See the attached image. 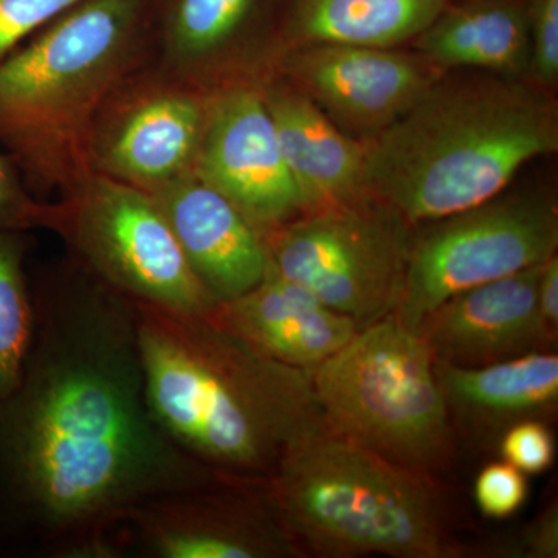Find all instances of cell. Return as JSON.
Returning <instances> with one entry per match:
<instances>
[{
    "instance_id": "obj_6",
    "label": "cell",
    "mask_w": 558,
    "mask_h": 558,
    "mask_svg": "<svg viewBox=\"0 0 558 558\" xmlns=\"http://www.w3.org/2000/svg\"><path fill=\"white\" fill-rule=\"evenodd\" d=\"M311 374L330 432L432 478L449 465L453 418L436 360L398 315L359 329Z\"/></svg>"
},
{
    "instance_id": "obj_27",
    "label": "cell",
    "mask_w": 558,
    "mask_h": 558,
    "mask_svg": "<svg viewBox=\"0 0 558 558\" xmlns=\"http://www.w3.org/2000/svg\"><path fill=\"white\" fill-rule=\"evenodd\" d=\"M78 0H0V62Z\"/></svg>"
},
{
    "instance_id": "obj_21",
    "label": "cell",
    "mask_w": 558,
    "mask_h": 558,
    "mask_svg": "<svg viewBox=\"0 0 558 558\" xmlns=\"http://www.w3.org/2000/svg\"><path fill=\"white\" fill-rule=\"evenodd\" d=\"M447 5L449 0H282L279 53L311 44L400 47Z\"/></svg>"
},
{
    "instance_id": "obj_11",
    "label": "cell",
    "mask_w": 558,
    "mask_h": 558,
    "mask_svg": "<svg viewBox=\"0 0 558 558\" xmlns=\"http://www.w3.org/2000/svg\"><path fill=\"white\" fill-rule=\"evenodd\" d=\"M296 553L266 481L218 475L142 499L116 534V558H278Z\"/></svg>"
},
{
    "instance_id": "obj_24",
    "label": "cell",
    "mask_w": 558,
    "mask_h": 558,
    "mask_svg": "<svg viewBox=\"0 0 558 558\" xmlns=\"http://www.w3.org/2000/svg\"><path fill=\"white\" fill-rule=\"evenodd\" d=\"M529 44L527 80L542 89L558 83V0H526Z\"/></svg>"
},
{
    "instance_id": "obj_16",
    "label": "cell",
    "mask_w": 558,
    "mask_h": 558,
    "mask_svg": "<svg viewBox=\"0 0 558 558\" xmlns=\"http://www.w3.org/2000/svg\"><path fill=\"white\" fill-rule=\"evenodd\" d=\"M150 196L215 304L236 299L266 277L269 259L263 234L196 172Z\"/></svg>"
},
{
    "instance_id": "obj_5",
    "label": "cell",
    "mask_w": 558,
    "mask_h": 558,
    "mask_svg": "<svg viewBox=\"0 0 558 558\" xmlns=\"http://www.w3.org/2000/svg\"><path fill=\"white\" fill-rule=\"evenodd\" d=\"M296 553L449 558L462 553L438 481L325 427L288 450L266 481Z\"/></svg>"
},
{
    "instance_id": "obj_20",
    "label": "cell",
    "mask_w": 558,
    "mask_h": 558,
    "mask_svg": "<svg viewBox=\"0 0 558 558\" xmlns=\"http://www.w3.org/2000/svg\"><path fill=\"white\" fill-rule=\"evenodd\" d=\"M436 374L451 416L476 429L505 432L557 407L558 357L553 351H531L484 366L436 362Z\"/></svg>"
},
{
    "instance_id": "obj_18",
    "label": "cell",
    "mask_w": 558,
    "mask_h": 558,
    "mask_svg": "<svg viewBox=\"0 0 558 558\" xmlns=\"http://www.w3.org/2000/svg\"><path fill=\"white\" fill-rule=\"evenodd\" d=\"M258 87L306 211L366 197V142L337 126L278 73L258 81Z\"/></svg>"
},
{
    "instance_id": "obj_9",
    "label": "cell",
    "mask_w": 558,
    "mask_h": 558,
    "mask_svg": "<svg viewBox=\"0 0 558 558\" xmlns=\"http://www.w3.org/2000/svg\"><path fill=\"white\" fill-rule=\"evenodd\" d=\"M558 208L548 193L512 191L413 231L395 314L416 329L457 293L557 255Z\"/></svg>"
},
{
    "instance_id": "obj_29",
    "label": "cell",
    "mask_w": 558,
    "mask_h": 558,
    "mask_svg": "<svg viewBox=\"0 0 558 558\" xmlns=\"http://www.w3.org/2000/svg\"><path fill=\"white\" fill-rule=\"evenodd\" d=\"M529 556L553 558L558 556L557 505H550L526 534Z\"/></svg>"
},
{
    "instance_id": "obj_26",
    "label": "cell",
    "mask_w": 558,
    "mask_h": 558,
    "mask_svg": "<svg viewBox=\"0 0 558 558\" xmlns=\"http://www.w3.org/2000/svg\"><path fill=\"white\" fill-rule=\"evenodd\" d=\"M526 497V475L505 459L490 462L476 476V506L487 519L502 520L515 515Z\"/></svg>"
},
{
    "instance_id": "obj_13",
    "label": "cell",
    "mask_w": 558,
    "mask_h": 558,
    "mask_svg": "<svg viewBox=\"0 0 558 558\" xmlns=\"http://www.w3.org/2000/svg\"><path fill=\"white\" fill-rule=\"evenodd\" d=\"M274 73L299 87L352 137L369 142L442 75L399 47L311 44L282 50Z\"/></svg>"
},
{
    "instance_id": "obj_1",
    "label": "cell",
    "mask_w": 558,
    "mask_h": 558,
    "mask_svg": "<svg viewBox=\"0 0 558 558\" xmlns=\"http://www.w3.org/2000/svg\"><path fill=\"white\" fill-rule=\"evenodd\" d=\"M35 333L0 402V549L116 558L142 499L215 478L154 421L132 301L68 258L31 278Z\"/></svg>"
},
{
    "instance_id": "obj_28",
    "label": "cell",
    "mask_w": 558,
    "mask_h": 558,
    "mask_svg": "<svg viewBox=\"0 0 558 558\" xmlns=\"http://www.w3.org/2000/svg\"><path fill=\"white\" fill-rule=\"evenodd\" d=\"M538 315L550 343L558 332V258L550 256L542 266L537 288Z\"/></svg>"
},
{
    "instance_id": "obj_25",
    "label": "cell",
    "mask_w": 558,
    "mask_h": 558,
    "mask_svg": "<svg viewBox=\"0 0 558 558\" xmlns=\"http://www.w3.org/2000/svg\"><path fill=\"white\" fill-rule=\"evenodd\" d=\"M499 453L524 475H538L554 464L556 440L542 418H523L506 428Z\"/></svg>"
},
{
    "instance_id": "obj_15",
    "label": "cell",
    "mask_w": 558,
    "mask_h": 558,
    "mask_svg": "<svg viewBox=\"0 0 558 558\" xmlns=\"http://www.w3.org/2000/svg\"><path fill=\"white\" fill-rule=\"evenodd\" d=\"M542 266L464 290L429 312L417 332L436 362L484 366L553 347L538 315Z\"/></svg>"
},
{
    "instance_id": "obj_10",
    "label": "cell",
    "mask_w": 558,
    "mask_h": 558,
    "mask_svg": "<svg viewBox=\"0 0 558 558\" xmlns=\"http://www.w3.org/2000/svg\"><path fill=\"white\" fill-rule=\"evenodd\" d=\"M213 98L215 92L146 62L95 117L87 146L92 172L149 194L193 172Z\"/></svg>"
},
{
    "instance_id": "obj_3",
    "label": "cell",
    "mask_w": 558,
    "mask_h": 558,
    "mask_svg": "<svg viewBox=\"0 0 558 558\" xmlns=\"http://www.w3.org/2000/svg\"><path fill=\"white\" fill-rule=\"evenodd\" d=\"M558 150V109L527 80L446 72L366 142V196L411 227L494 199L531 161Z\"/></svg>"
},
{
    "instance_id": "obj_7",
    "label": "cell",
    "mask_w": 558,
    "mask_h": 558,
    "mask_svg": "<svg viewBox=\"0 0 558 558\" xmlns=\"http://www.w3.org/2000/svg\"><path fill=\"white\" fill-rule=\"evenodd\" d=\"M413 231L366 196L303 213L263 238L270 270L363 329L398 310Z\"/></svg>"
},
{
    "instance_id": "obj_19",
    "label": "cell",
    "mask_w": 558,
    "mask_h": 558,
    "mask_svg": "<svg viewBox=\"0 0 558 558\" xmlns=\"http://www.w3.org/2000/svg\"><path fill=\"white\" fill-rule=\"evenodd\" d=\"M413 47L442 73L470 70L527 80L526 0H464L447 5Z\"/></svg>"
},
{
    "instance_id": "obj_14",
    "label": "cell",
    "mask_w": 558,
    "mask_h": 558,
    "mask_svg": "<svg viewBox=\"0 0 558 558\" xmlns=\"http://www.w3.org/2000/svg\"><path fill=\"white\" fill-rule=\"evenodd\" d=\"M194 172L240 209L263 236L306 211L258 83L215 92Z\"/></svg>"
},
{
    "instance_id": "obj_2",
    "label": "cell",
    "mask_w": 558,
    "mask_h": 558,
    "mask_svg": "<svg viewBox=\"0 0 558 558\" xmlns=\"http://www.w3.org/2000/svg\"><path fill=\"white\" fill-rule=\"evenodd\" d=\"M134 306L146 403L194 461L267 481L289 449L325 427L311 371L260 354L204 315Z\"/></svg>"
},
{
    "instance_id": "obj_23",
    "label": "cell",
    "mask_w": 558,
    "mask_h": 558,
    "mask_svg": "<svg viewBox=\"0 0 558 558\" xmlns=\"http://www.w3.org/2000/svg\"><path fill=\"white\" fill-rule=\"evenodd\" d=\"M61 215V202L35 196L13 159L0 150V230L27 233L47 230L54 233L60 226Z\"/></svg>"
},
{
    "instance_id": "obj_4",
    "label": "cell",
    "mask_w": 558,
    "mask_h": 558,
    "mask_svg": "<svg viewBox=\"0 0 558 558\" xmlns=\"http://www.w3.org/2000/svg\"><path fill=\"white\" fill-rule=\"evenodd\" d=\"M149 61V0H78L0 62V148L35 196L89 178L98 110Z\"/></svg>"
},
{
    "instance_id": "obj_8",
    "label": "cell",
    "mask_w": 558,
    "mask_h": 558,
    "mask_svg": "<svg viewBox=\"0 0 558 558\" xmlns=\"http://www.w3.org/2000/svg\"><path fill=\"white\" fill-rule=\"evenodd\" d=\"M60 226L68 256L135 304L205 315L215 301L146 191L92 172L65 196Z\"/></svg>"
},
{
    "instance_id": "obj_17",
    "label": "cell",
    "mask_w": 558,
    "mask_h": 558,
    "mask_svg": "<svg viewBox=\"0 0 558 558\" xmlns=\"http://www.w3.org/2000/svg\"><path fill=\"white\" fill-rule=\"evenodd\" d=\"M204 317L260 354L311 373L359 330L351 318L269 267L255 288L216 303Z\"/></svg>"
},
{
    "instance_id": "obj_22",
    "label": "cell",
    "mask_w": 558,
    "mask_h": 558,
    "mask_svg": "<svg viewBox=\"0 0 558 558\" xmlns=\"http://www.w3.org/2000/svg\"><path fill=\"white\" fill-rule=\"evenodd\" d=\"M27 231L0 230V402L17 388L35 333Z\"/></svg>"
},
{
    "instance_id": "obj_12",
    "label": "cell",
    "mask_w": 558,
    "mask_h": 558,
    "mask_svg": "<svg viewBox=\"0 0 558 558\" xmlns=\"http://www.w3.org/2000/svg\"><path fill=\"white\" fill-rule=\"evenodd\" d=\"M282 0H149L150 62L201 89L258 83L279 54Z\"/></svg>"
}]
</instances>
